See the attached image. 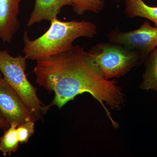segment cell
<instances>
[{
  "label": "cell",
  "mask_w": 157,
  "mask_h": 157,
  "mask_svg": "<svg viewBox=\"0 0 157 157\" xmlns=\"http://www.w3.org/2000/svg\"><path fill=\"white\" fill-rule=\"evenodd\" d=\"M143 82L140 86L143 90H152L157 92V47L147 57Z\"/></svg>",
  "instance_id": "cell-10"
},
{
  "label": "cell",
  "mask_w": 157,
  "mask_h": 157,
  "mask_svg": "<svg viewBox=\"0 0 157 157\" xmlns=\"http://www.w3.org/2000/svg\"><path fill=\"white\" fill-rule=\"evenodd\" d=\"M26 59L21 55L14 57L9 51L0 50V72L6 81L18 94L26 106L38 118L49 108L41 101L36 88L29 81L25 73Z\"/></svg>",
  "instance_id": "cell-3"
},
{
  "label": "cell",
  "mask_w": 157,
  "mask_h": 157,
  "mask_svg": "<svg viewBox=\"0 0 157 157\" xmlns=\"http://www.w3.org/2000/svg\"><path fill=\"white\" fill-rule=\"evenodd\" d=\"M17 125L12 124L0 137V152L4 156H11L18 148L19 141L17 137L16 128Z\"/></svg>",
  "instance_id": "cell-11"
},
{
  "label": "cell",
  "mask_w": 157,
  "mask_h": 157,
  "mask_svg": "<svg viewBox=\"0 0 157 157\" xmlns=\"http://www.w3.org/2000/svg\"><path fill=\"white\" fill-rule=\"evenodd\" d=\"M124 13L130 18L140 17L147 18L154 23L157 27V6L152 7L147 5L143 0H124Z\"/></svg>",
  "instance_id": "cell-9"
},
{
  "label": "cell",
  "mask_w": 157,
  "mask_h": 157,
  "mask_svg": "<svg viewBox=\"0 0 157 157\" xmlns=\"http://www.w3.org/2000/svg\"><path fill=\"white\" fill-rule=\"evenodd\" d=\"M33 72L36 83L54 93L49 107L55 105L61 109L76 96L90 93L101 103L114 128L118 126L104 101L119 109L124 102L123 94L115 80L104 78L83 47L73 46L63 53L38 61Z\"/></svg>",
  "instance_id": "cell-1"
},
{
  "label": "cell",
  "mask_w": 157,
  "mask_h": 157,
  "mask_svg": "<svg viewBox=\"0 0 157 157\" xmlns=\"http://www.w3.org/2000/svg\"><path fill=\"white\" fill-rule=\"evenodd\" d=\"M87 53L107 80L125 74L141 59L139 51L114 43L101 42Z\"/></svg>",
  "instance_id": "cell-4"
},
{
  "label": "cell",
  "mask_w": 157,
  "mask_h": 157,
  "mask_svg": "<svg viewBox=\"0 0 157 157\" xmlns=\"http://www.w3.org/2000/svg\"><path fill=\"white\" fill-rule=\"evenodd\" d=\"M50 22L48 30L33 40L25 31L23 52L27 59L38 61L63 53L73 48V42L77 38H93L98 33L95 25L90 21H63L55 17Z\"/></svg>",
  "instance_id": "cell-2"
},
{
  "label": "cell",
  "mask_w": 157,
  "mask_h": 157,
  "mask_svg": "<svg viewBox=\"0 0 157 157\" xmlns=\"http://www.w3.org/2000/svg\"><path fill=\"white\" fill-rule=\"evenodd\" d=\"M110 42L123 45L129 50L139 51L141 58L144 60L157 47V27L151 26L145 21L139 28L129 32L113 29L107 34Z\"/></svg>",
  "instance_id": "cell-5"
},
{
  "label": "cell",
  "mask_w": 157,
  "mask_h": 157,
  "mask_svg": "<svg viewBox=\"0 0 157 157\" xmlns=\"http://www.w3.org/2000/svg\"><path fill=\"white\" fill-rule=\"evenodd\" d=\"M2 73H1V72H0V78H1V77H2Z\"/></svg>",
  "instance_id": "cell-15"
},
{
  "label": "cell",
  "mask_w": 157,
  "mask_h": 157,
  "mask_svg": "<svg viewBox=\"0 0 157 157\" xmlns=\"http://www.w3.org/2000/svg\"><path fill=\"white\" fill-rule=\"evenodd\" d=\"M118 2L120 0H117ZM73 11L78 15H82L86 11L99 13L104 8V3L101 0H71Z\"/></svg>",
  "instance_id": "cell-12"
},
{
  "label": "cell",
  "mask_w": 157,
  "mask_h": 157,
  "mask_svg": "<svg viewBox=\"0 0 157 157\" xmlns=\"http://www.w3.org/2000/svg\"><path fill=\"white\" fill-rule=\"evenodd\" d=\"M67 6H72L71 0H36L27 25L31 27L43 20L50 21Z\"/></svg>",
  "instance_id": "cell-8"
},
{
  "label": "cell",
  "mask_w": 157,
  "mask_h": 157,
  "mask_svg": "<svg viewBox=\"0 0 157 157\" xmlns=\"http://www.w3.org/2000/svg\"><path fill=\"white\" fill-rule=\"evenodd\" d=\"M0 128H1V127H0Z\"/></svg>",
  "instance_id": "cell-16"
},
{
  "label": "cell",
  "mask_w": 157,
  "mask_h": 157,
  "mask_svg": "<svg viewBox=\"0 0 157 157\" xmlns=\"http://www.w3.org/2000/svg\"><path fill=\"white\" fill-rule=\"evenodd\" d=\"M36 121L32 120L26 121L18 125L16 128L17 136L20 143H25L35 133V125Z\"/></svg>",
  "instance_id": "cell-13"
},
{
  "label": "cell",
  "mask_w": 157,
  "mask_h": 157,
  "mask_svg": "<svg viewBox=\"0 0 157 157\" xmlns=\"http://www.w3.org/2000/svg\"><path fill=\"white\" fill-rule=\"evenodd\" d=\"M0 116L10 125L20 124L37 118L3 77L0 78Z\"/></svg>",
  "instance_id": "cell-6"
},
{
  "label": "cell",
  "mask_w": 157,
  "mask_h": 157,
  "mask_svg": "<svg viewBox=\"0 0 157 157\" xmlns=\"http://www.w3.org/2000/svg\"><path fill=\"white\" fill-rule=\"evenodd\" d=\"M21 0H0V39L10 43L20 26L18 20Z\"/></svg>",
  "instance_id": "cell-7"
},
{
  "label": "cell",
  "mask_w": 157,
  "mask_h": 157,
  "mask_svg": "<svg viewBox=\"0 0 157 157\" xmlns=\"http://www.w3.org/2000/svg\"><path fill=\"white\" fill-rule=\"evenodd\" d=\"M10 126V125L7 122H6L5 119L0 116V127L1 128H8Z\"/></svg>",
  "instance_id": "cell-14"
}]
</instances>
